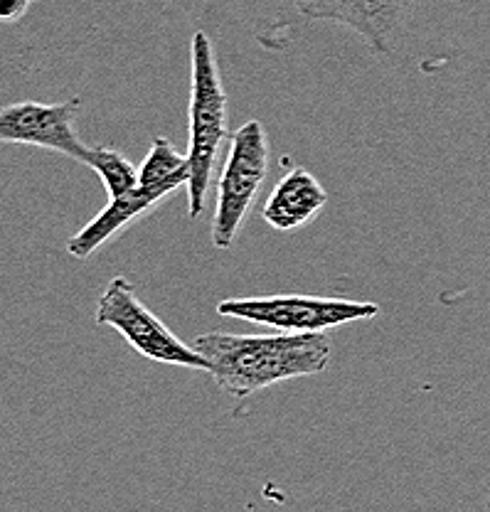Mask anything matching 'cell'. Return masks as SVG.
Instances as JSON below:
<instances>
[{
	"label": "cell",
	"instance_id": "1",
	"mask_svg": "<svg viewBox=\"0 0 490 512\" xmlns=\"http://www.w3.org/2000/svg\"><path fill=\"white\" fill-rule=\"evenodd\" d=\"M193 348L210 362V375L217 387L234 399L296 377L323 375L333 360V343L326 333H205L195 340Z\"/></svg>",
	"mask_w": 490,
	"mask_h": 512
},
{
	"label": "cell",
	"instance_id": "2",
	"mask_svg": "<svg viewBox=\"0 0 490 512\" xmlns=\"http://www.w3.org/2000/svg\"><path fill=\"white\" fill-rule=\"evenodd\" d=\"M193 87H190V148H188V207L190 217H200L207 190L215 178L222 143L227 141V94L222 87L215 50L205 32H195L193 47Z\"/></svg>",
	"mask_w": 490,
	"mask_h": 512
},
{
	"label": "cell",
	"instance_id": "3",
	"mask_svg": "<svg viewBox=\"0 0 490 512\" xmlns=\"http://www.w3.org/2000/svg\"><path fill=\"white\" fill-rule=\"evenodd\" d=\"M269 138L259 121H247L229 138V153L217 183V207L212 220V244L217 249L232 247L252 210L257 192L269 175Z\"/></svg>",
	"mask_w": 490,
	"mask_h": 512
},
{
	"label": "cell",
	"instance_id": "4",
	"mask_svg": "<svg viewBox=\"0 0 490 512\" xmlns=\"http://www.w3.org/2000/svg\"><path fill=\"white\" fill-rule=\"evenodd\" d=\"M380 311L382 308L377 303L301 296V293L262 298H227V301L217 306L220 316L247 320V323H257L289 335L326 333V330L338 328V325L377 318Z\"/></svg>",
	"mask_w": 490,
	"mask_h": 512
},
{
	"label": "cell",
	"instance_id": "5",
	"mask_svg": "<svg viewBox=\"0 0 490 512\" xmlns=\"http://www.w3.org/2000/svg\"><path fill=\"white\" fill-rule=\"evenodd\" d=\"M97 323L119 330L126 343L148 360L210 372V362L197 355L193 345H185L161 318L153 316L138 298L136 286L124 276L111 279V284L101 293Z\"/></svg>",
	"mask_w": 490,
	"mask_h": 512
},
{
	"label": "cell",
	"instance_id": "6",
	"mask_svg": "<svg viewBox=\"0 0 490 512\" xmlns=\"http://www.w3.org/2000/svg\"><path fill=\"white\" fill-rule=\"evenodd\" d=\"M79 111H82V99L77 96L62 104H40V101L10 104L0 109V141L47 148L87 165L92 148L79 138L74 128Z\"/></svg>",
	"mask_w": 490,
	"mask_h": 512
},
{
	"label": "cell",
	"instance_id": "7",
	"mask_svg": "<svg viewBox=\"0 0 490 512\" xmlns=\"http://www.w3.org/2000/svg\"><path fill=\"white\" fill-rule=\"evenodd\" d=\"M308 20L340 23L372 47L377 55H392L407 37L414 0H294Z\"/></svg>",
	"mask_w": 490,
	"mask_h": 512
},
{
	"label": "cell",
	"instance_id": "8",
	"mask_svg": "<svg viewBox=\"0 0 490 512\" xmlns=\"http://www.w3.org/2000/svg\"><path fill=\"white\" fill-rule=\"evenodd\" d=\"M180 180H168V183H138V188L119 200H109V205L94 217L84 229H79L67 244V252L74 259H89L104 242H109L116 232L129 227L138 217L148 215L153 207H158L170 192L180 188Z\"/></svg>",
	"mask_w": 490,
	"mask_h": 512
},
{
	"label": "cell",
	"instance_id": "9",
	"mask_svg": "<svg viewBox=\"0 0 490 512\" xmlns=\"http://www.w3.org/2000/svg\"><path fill=\"white\" fill-rule=\"evenodd\" d=\"M326 202L328 192L313 178V173H308L306 168H294L274 185L262 217L279 232H291L311 222L326 207Z\"/></svg>",
	"mask_w": 490,
	"mask_h": 512
},
{
	"label": "cell",
	"instance_id": "10",
	"mask_svg": "<svg viewBox=\"0 0 490 512\" xmlns=\"http://www.w3.org/2000/svg\"><path fill=\"white\" fill-rule=\"evenodd\" d=\"M87 165L101 178L106 192H109V200H119V197L138 188V170L119 151L92 148Z\"/></svg>",
	"mask_w": 490,
	"mask_h": 512
},
{
	"label": "cell",
	"instance_id": "11",
	"mask_svg": "<svg viewBox=\"0 0 490 512\" xmlns=\"http://www.w3.org/2000/svg\"><path fill=\"white\" fill-rule=\"evenodd\" d=\"M188 178V156H180L168 138L158 136L153 141V148L148 151L146 160H143L141 170H138V183H168V180H180V183L188 185Z\"/></svg>",
	"mask_w": 490,
	"mask_h": 512
},
{
	"label": "cell",
	"instance_id": "12",
	"mask_svg": "<svg viewBox=\"0 0 490 512\" xmlns=\"http://www.w3.org/2000/svg\"><path fill=\"white\" fill-rule=\"evenodd\" d=\"M30 0H0V23H15L28 13Z\"/></svg>",
	"mask_w": 490,
	"mask_h": 512
}]
</instances>
